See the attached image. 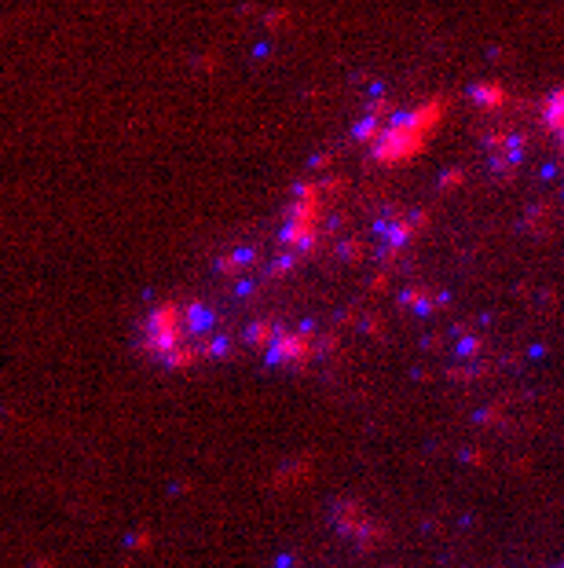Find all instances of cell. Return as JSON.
<instances>
[{
	"mask_svg": "<svg viewBox=\"0 0 564 568\" xmlns=\"http://www.w3.org/2000/svg\"><path fill=\"white\" fill-rule=\"evenodd\" d=\"M286 23V12H271L268 15V26H282Z\"/></svg>",
	"mask_w": 564,
	"mask_h": 568,
	"instance_id": "cell-4",
	"label": "cell"
},
{
	"mask_svg": "<svg viewBox=\"0 0 564 568\" xmlns=\"http://www.w3.org/2000/svg\"><path fill=\"white\" fill-rule=\"evenodd\" d=\"M473 99L484 103V106H498V103L506 99V92L498 88V84H476V88H473Z\"/></svg>",
	"mask_w": 564,
	"mask_h": 568,
	"instance_id": "cell-3",
	"label": "cell"
},
{
	"mask_svg": "<svg viewBox=\"0 0 564 568\" xmlns=\"http://www.w3.org/2000/svg\"><path fill=\"white\" fill-rule=\"evenodd\" d=\"M546 121H550V128H557V132L564 136V88L553 92V99L546 106Z\"/></svg>",
	"mask_w": 564,
	"mask_h": 568,
	"instance_id": "cell-2",
	"label": "cell"
},
{
	"mask_svg": "<svg viewBox=\"0 0 564 568\" xmlns=\"http://www.w3.org/2000/svg\"><path fill=\"white\" fill-rule=\"evenodd\" d=\"M436 117H440V103H429V106H418L414 114H400L396 121H392L385 132H381V143H378V162H403V158H410L414 151L421 147L425 132L436 125Z\"/></svg>",
	"mask_w": 564,
	"mask_h": 568,
	"instance_id": "cell-1",
	"label": "cell"
}]
</instances>
